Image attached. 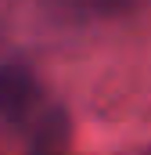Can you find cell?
I'll return each instance as SVG.
<instances>
[{"label":"cell","instance_id":"7a4b0ae2","mask_svg":"<svg viewBox=\"0 0 151 155\" xmlns=\"http://www.w3.org/2000/svg\"><path fill=\"white\" fill-rule=\"evenodd\" d=\"M69 11H83V15H104V11H122L133 0H58Z\"/></svg>","mask_w":151,"mask_h":155},{"label":"cell","instance_id":"6da1fadb","mask_svg":"<svg viewBox=\"0 0 151 155\" xmlns=\"http://www.w3.org/2000/svg\"><path fill=\"white\" fill-rule=\"evenodd\" d=\"M0 119L22 130L36 148H58L69 134L65 112L50 101L43 83L22 65L0 69Z\"/></svg>","mask_w":151,"mask_h":155}]
</instances>
